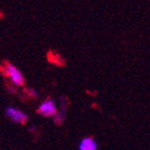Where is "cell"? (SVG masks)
Returning a JSON list of instances; mask_svg holds the SVG:
<instances>
[{"label": "cell", "instance_id": "obj_1", "mask_svg": "<svg viewBox=\"0 0 150 150\" xmlns=\"http://www.w3.org/2000/svg\"><path fill=\"white\" fill-rule=\"evenodd\" d=\"M1 70L6 77L12 81L13 84H15L17 86L23 85L24 83V78H23L22 74L20 73V70L12 65L11 63H3L1 65Z\"/></svg>", "mask_w": 150, "mask_h": 150}, {"label": "cell", "instance_id": "obj_2", "mask_svg": "<svg viewBox=\"0 0 150 150\" xmlns=\"http://www.w3.org/2000/svg\"><path fill=\"white\" fill-rule=\"evenodd\" d=\"M38 112L43 117H50V115H55L57 112V108H56L55 102L53 100H46L43 103H41L40 106L38 107Z\"/></svg>", "mask_w": 150, "mask_h": 150}, {"label": "cell", "instance_id": "obj_3", "mask_svg": "<svg viewBox=\"0 0 150 150\" xmlns=\"http://www.w3.org/2000/svg\"><path fill=\"white\" fill-rule=\"evenodd\" d=\"M5 113L8 115V118L11 119L13 122L19 123V124H24L28 120V115L20 110L16 109L14 107H8L5 110Z\"/></svg>", "mask_w": 150, "mask_h": 150}, {"label": "cell", "instance_id": "obj_4", "mask_svg": "<svg viewBox=\"0 0 150 150\" xmlns=\"http://www.w3.org/2000/svg\"><path fill=\"white\" fill-rule=\"evenodd\" d=\"M79 150H97V143L91 138L83 139L79 144Z\"/></svg>", "mask_w": 150, "mask_h": 150}]
</instances>
